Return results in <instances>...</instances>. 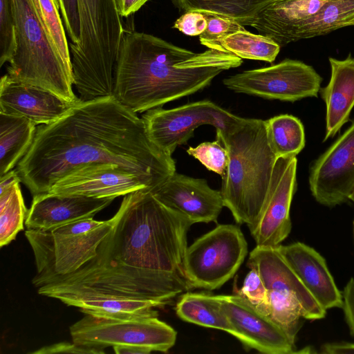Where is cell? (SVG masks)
<instances>
[{
    "mask_svg": "<svg viewBox=\"0 0 354 354\" xmlns=\"http://www.w3.org/2000/svg\"><path fill=\"white\" fill-rule=\"evenodd\" d=\"M117 219L80 268L46 284L84 286L114 295L162 302L190 288L183 268L193 223L149 189L125 195Z\"/></svg>",
    "mask_w": 354,
    "mask_h": 354,
    "instance_id": "6da1fadb",
    "label": "cell"
},
{
    "mask_svg": "<svg viewBox=\"0 0 354 354\" xmlns=\"http://www.w3.org/2000/svg\"><path fill=\"white\" fill-rule=\"evenodd\" d=\"M95 162L133 171L149 190L176 171L174 160L150 140L142 118L113 95L81 100L55 122L39 125L15 169L33 196L48 192L74 169Z\"/></svg>",
    "mask_w": 354,
    "mask_h": 354,
    "instance_id": "7a4b0ae2",
    "label": "cell"
},
{
    "mask_svg": "<svg viewBox=\"0 0 354 354\" xmlns=\"http://www.w3.org/2000/svg\"><path fill=\"white\" fill-rule=\"evenodd\" d=\"M195 53L153 35L124 33L115 65L113 96L135 113L160 107L208 86L242 59L210 49Z\"/></svg>",
    "mask_w": 354,
    "mask_h": 354,
    "instance_id": "3957f363",
    "label": "cell"
},
{
    "mask_svg": "<svg viewBox=\"0 0 354 354\" xmlns=\"http://www.w3.org/2000/svg\"><path fill=\"white\" fill-rule=\"evenodd\" d=\"M216 139L225 147L228 162L222 176L224 206L235 221L250 228L257 221L269 189L277 158L261 119L239 117Z\"/></svg>",
    "mask_w": 354,
    "mask_h": 354,
    "instance_id": "277c9868",
    "label": "cell"
},
{
    "mask_svg": "<svg viewBox=\"0 0 354 354\" xmlns=\"http://www.w3.org/2000/svg\"><path fill=\"white\" fill-rule=\"evenodd\" d=\"M78 44L69 45L73 86L88 101L113 95L114 73L124 35L115 0H77Z\"/></svg>",
    "mask_w": 354,
    "mask_h": 354,
    "instance_id": "5b68a950",
    "label": "cell"
},
{
    "mask_svg": "<svg viewBox=\"0 0 354 354\" xmlns=\"http://www.w3.org/2000/svg\"><path fill=\"white\" fill-rule=\"evenodd\" d=\"M16 48L7 68L8 75L21 82L41 87L64 100H81L73 90L69 71L43 28L32 0H13Z\"/></svg>",
    "mask_w": 354,
    "mask_h": 354,
    "instance_id": "8992f818",
    "label": "cell"
},
{
    "mask_svg": "<svg viewBox=\"0 0 354 354\" xmlns=\"http://www.w3.org/2000/svg\"><path fill=\"white\" fill-rule=\"evenodd\" d=\"M116 219L115 214L106 221L88 218L49 229H27L25 236L37 269L33 285L38 288L56 277L73 273L93 259Z\"/></svg>",
    "mask_w": 354,
    "mask_h": 354,
    "instance_id": "52a82bcc",
    "label": "cell"
},
{
    "mask_svg": "<svg viewBox=\"0 0 354 354\" xmlns=\"http://www.w3.org/2000/svg\"><path fill=\"white\" fill-rule=\"evenodd\" d=\"M85 315L70 326L73 342L80 345L102 350L136 346L165 353L176 343L177 333L158 318V313L131 317Z\"/></svg>",
    "mask_w": 354,
    "mask_h": 354,
    "instance_id": "ba28073f",
    "label": "cell"
},
{
    "mask_svg": "<svg viewBox=\"0 0 354 354\" xmlns=\"http://www.w3.org/2000/svg\"><path fill=\"white\" fill-rule=\"evenodd\" d=\"M248 253V243L241 229L221 224L187 247L183 263L191 288L213 290L236 274Z\"/></svg>",
    "mask_w": 354,
    "mask_h": 354,
    "instance_id": "9c48e42d",
    "label": "cell"
},
{
    "mask_svg": "<svg viewBox=\"0 0 354 354\" xmlns=\"http://www.w3.org/2000/svg\"><path fill=\"white\" fill-rule=\"evenodd\" d=\"M322 82V77L311 66L290 59L268 67L245 71L223 80L227 88L236 93L291 102L317 97Z\"/></svg>",
    "mask_w": 354,
    "mask_h": 354,
    "instance_id": "30bf717a",
    "label": "cell"
},
{
    "mask_svg": "<svg viewBox=\"0 0 354 354\" xmlns=\"http://www.w3.org/2000/svg\"><path fill=\"white\" fill-rule=\"evenodd\" d=\"M142 115L147 135L162 151L171 155L178 145L187 142L199 126H214L223 133L238 116L209 100L188 103L170 109L157 107Z\"/></svg>",
    "mask_w": 354,
    "mask_h": 354,
    "instance_id": "8fae6325",
    "label": "cell"
},
{
    "mask_svg": "<svg viewBox=\"0 0 354 354\" xmlns=\"http://www.w3.org/2000/svg\"><path fill=\"white\" fill-rule=\"evenodd\" d=\"M297 165L296 156L278 158L275 162L261 214L249 228L258 246L277 247L290 233V209L297 189Z\"/></svg>",
    "mask_w": 354,
    "mask_h": 354,
    "instance_id": "7c38bea8",
    "label": "cell"
},
{
    "mask_svg": "<svg viewBox=\"0 0 354 354\" xmlns=\"http://www.w3.org/2000/svg\"><path fill=\"white\" fill-rule=\"evenodd\" d=\"M308 182L321 205L333 207L348 200L354 189V120L312 164Z\"/></svg>",
    "mask_w": 354,
    "mask_h": 354,
    "instance_id": "4fadbf2b",
    "label": "cell"
},
{
    "mask_svg": "<svg viewBox=\"0 0 354 354\" xmlns=\"http://www.w3.org/2000/svg\"><path fill=\"white\" fill-rule=\"evenodd\" d=\"M150 189L141 176L119 165L95 162L80 166L55 182L48 193L95 198H116Z\"/></svg>",
    "mask_w": 354,
    "mask_h": 354,
    "instance_id": "5bb4252c",
    "label": "cell"
},
{
    "mask_svg": "<svg viewBox=\"0 0 354 354\" xmlns=\"http://www.w3.org/2000/svg\"><path fill=\"white\" fill-rule=\"evenodd\" d=\"M234 328L233 335L248 348L267 354L295 353V345L266 315L239 295H216Z\"/></svg>",
    "mask_w": 354,
    "mask_h": 354,
    "instance_id": "9a60e30c",
    "label": "cell"
},
{
    "mask_svg": "<svg viewBox=\"0 0 354 354\" xmlns=\"http://www.w3.org/2000/svg\"><path fill=\"white\" fill-rule=\"evenodd\" d=\"M150 191L160 202L186 216L193 224L216 222L224 207L221 191L211 188L205 179L176 171Z\"/></svg>",
    "mask_w": 354,
    "mask_h": 354,
    "instance_id": "2e32d148",
    "label": "cell"
},
{
    "mask_svg": "<svg viewBox=\"0 0 354 354\" xmlns=\"http://www.w3.org/2000/svg\"><path fill=\"white\" fill-rule=\"evenodd\" d=\"M39 295L54 298L67 306L78 308L84 314L114 317H131L156 313L154 308L166 304L151 300L120 297L84 286L45 284L38 288Z\"/></svg>",
    "mask_w": 354,
    "mask_h": 354,
    "instance_id": "e0dca14e",
    "label": "cell"
},
{
    "mask_svg": "<svg viewBox=\"0 0 354 354\" xmlns=\"http://www.w3.org/2000/svg\"><path fill=\"white\" fill-rule=\"evenodd\" d=\"M77 103L67 102L50 91L16 80L8 74L0 80V113L26 118L36 125L55 122Z\"/></svg>",
    "mask_w": 354,
    "mask_h": 354,
    "instance_id": "ac0fdd59",
    "label": "cell"
},
{
    "mask_svg": "<svg viewBox=\"0 0 354 354\" xmlns=\"http://www.w3.org/2000/svg\"><path fill=\"white\" fill-rule=\"evenodd\" d=\"M248 267L255 269L267 288L294 295L299 302L306 319H321L325 310L306 289L277 248L257 245L250 253Z\"/></svg>",
    "mask_w": 354,
    "mask_h": 354,
    "instance_id": "d6986e66",
    "label": "cell"
},
{
    "mask_svg": "<svg viewBox=\"0 0 354 354\" xmlns=\"http://www.w3.org/2000/svg\"><path fill=\"white\" fill-rule=\"evenodd\" d=\"M115 198L42 193L32 196L25 225L28 230H44L93 216Z\"/></svg>",
    "mask_w": 354,
    "mask_h": 354,
    "instance_id": "ffe728a7",
    "label": "cell"
},
{
    "mask_svg": "<svg viewBox=\"0 0 354 354\" xmlns=\"http://www.w3.org/2000/svg\"><path fill=\"white\" fill-rule=\"evenodd\" d=\"M276 248L321 306L325 310L342 308V292L318 252L301 242Z\"/></svg>",
    "mask_w": 354,
    "mask_h": 354,
    "instance_id": "44dd1931",
    "label": "cell"
},
{
    "mask_svg": "<svg viewBox=\"0 0 354 354\" xmlns=\"http://www.w3.org/2000/svg\"><path fill=\"white\" fill-rule=\"evenodd\" d=\"M328 0H275L254 17L239 22L255 28L281 47L292 42L295 31Z\"/></svg>",
    "mask_w": 354,
    "mask_h": 354,
    "instance_id": "7402d4cb",
    "label": "cell"
},
{
    "mask_svg": "<svg viewBox=\"0 0 354 354\" xmlns=\"http://www.w3.org/2000/svg\"><path fill=\"white\" fill-rule=\"evenodd\" d=\"M330 78L319 93L326 104L325 142L333 137L350 118L354 107V58L349 55L345 59H328Z\"/></svg>",
    "mask_w": 354,
    "mask_h": 354,
    "instance_id": "603a6c76",
    "label": "cell"
},
{
    "mask_svg": "<svg viewBox=\"0 0 354 354\" xmlns=\"http://www.w3.org/2000/svg\"><path fill=\"white\" fill-rule=\"evenodd\" d=\"M36 126L26 118L0 113V176L17 166L28 152Z\"/></svg>",
    "mask_w": 354,
    "mask_h": 354,
    "instance_id": "cb8c5ba5",
    "label": "cell"
},
{
    "mask_svg": "<svg viewBox=\"0 0 354 354\" xmlns=\"http://www.w3.org/2000/svg\"><path fill=\"white\" fill-rule=\"evenodd\" d=\"M177 315L183 321L233 335L234 328L216 295L204 292L183 293L176 306Z\"/></svg>",
    "mask_w": 354,
    "mask_h": 354,
    "instance_id": "d4e9b609",
    "label": "cell"
},
{
    "mask_svg": "<svg viewBox=\"0 0 354 354\" xmlns=\"http://www.w3.org/2000/svg\"><path fill=\"white\" fill-rule=\"evenodd\" d=\"M353 21L354 0H328L295 31L292 41L326 35L353 26Z\"/></svg>",
    "mask_w": 354,
    "mask_h": 354,
    "instance_id": "484cf974",
    "label": "cell"
},
{
    "mask_svg": "<svg viewBox=\"0 0 354 354\" xmlns=\"http://www.w3.org/2000/svg\"><path fill=\"white\" fill-rule=\"evenodd\" d=\"M210 49L232 53L241 59L272 63L281 46L272 39L246 30L228 35L213 44Z\"/></svg>",
    "mask_w": 354,
    "mask_h": 354,
    "instance_id": "4316f807",
    "label": "cell"
},
{
    "mask_svg": "<svg viewBox=\"0 0 354 354\" xmlns=\"http://www.w3.org/2000/svg\"><path fill=\"white\" fill-rule=\"evenodd\" d=\"M265 122L268 141L277 158L296 156L304 148V128L297 117L281 114Z\"/></svg>",
    "mask_w": 354,
    "mask_h": 354,
    "instance_id": "83f0119b",
    "label": "cell"
},
{
    "mask_svg": "<svg viewBox=\"0 0 354 354\" xmlns=\"http://www.w3.org/2000/svg\"><path fill=\"white\" fill-rule=\"evenodd\" d=\"M275 0H173L179 9L216 15L235 19L237 22L257 15Z\"/></svg>",
    "mask_w": 354,
    "mask_h": 354,
    "instance_id": "f1b7e54d",
    "label": "cell"
},
{
    "mask_svg": "<svg viewBox=\"0 0 354 354\" xmlns=\"http://www.w3.org/2000/svg\"><path fill=\"white\" fill-rule=\"evenodd\" d=\"M268 295V316L295 344L304 319L299 302L294 295L282 291L269 290Z\"/></svg>",
    "mask_w": 354,
    "mask_h": 354,
    "instance_id": "f546056e",
    "label": "cell"
},
{
    "mask_svg": "<svg viewBox=\"0 0 354 354\" xmlns=\"http://www.w3.org/2000/svg\"><path fill=\"white\" fill-rule=\"evenodd\" d=\"M19 183L0 194V246L13 241L24 230L28 214Z\"/></svg>",
    "mask_w": 354,
    "mask_h": 354,
    "instance_id": "4dcf8cb0",
    "label": "cell"
},
{
    "mask_svg": "<svg viewBox=\"0 0 354 354\" xmlns=\"http://www.w3.org/2000/svg\"><path fill=\"white\" fill-rule=\"evenodd\" d=\"M35 8L57 53L66 68L73 72L71 55L60 16L58 0H32Z\"/></svg>",
    "mask_w": 354,
    "mask_h": 354,
    "instance_id": "1f68e13d",
    "label": "cell"
},
{
    "mask_svg": "<svg viewBox=\"0 0 354 354\" xmlns=\"http://www.w3.org/2000/svg\"><path fill=\"white\" fill-rule=\"evenodd\" d=\"M16 48L13 0H0V66L9 62Z\"/></svg>",
    "mask_w": 354,
    "mask_h": 354,
    "instance_id": "d6a6232c",
    "label": "cell"
},
{
    "mask_svg": "<svg viewBox=\"0 0 354 354\" xmlns=\"http://www.w3.org/2000/svg\"><path fill=\"white\" fill-rule=\"evenodd\" d=\"M187 152L201 162L208 170L221 177L224 175L228 162V153L227 149L219 140L202 142L195 147H189Z\"/></svg>",
    "mask_w": 354,
    "mask_h": 354,
    "instance_id": "836d02e7",
    "label": "cell"
},
{
    "mask_svg": "<svg viewBox=\"0 0 354 354\" xmlns=\"http://www.w3.org/2000/svg\"><path fill=\"white\" fill-rule=\"evenodd\" d=\"M237 295L245 298L261 313L268 315V295L262 279L258 272L250 268L246 274L242 287Z\"/></svg>",
    "mask_w": 354,
    "mask_h": 354,
    "instance_id": "e575fe53",
    "label": "cell"
},
{
    "mask_svg": "<svg viewBox=\"0 0 354 354\" xmlns=\"http://www.w3.org/2000/svg\"><path fill=\"white\" fill-rule=\"evenodd\" d=\"M205 15L207 26L205 30L199 35V40L202 45L208 48L228 35L246 30L243 25L232 18L216 15Z\"/></svg>",
    "mask_w": 354,
    "mask_h": 354,
    "instance_id": "d590c367",
    "label": "cell"
},
{
    "mask_svg": "<svg viewBox=\"0 0 354 354\" xmlns=\"http://www.w3.org/2000/svg\"><path fill=\"white\" fill-rule=\"evenodd\" d=\"M59 10L68 36L71 40L69 45H77L80 39V21L77 0H58Z\"/></svg>",
    "mask_w": 354,
    "mask_h": 354,
    "instance_id": "8d00e7d4",
    "label": "cell"
},
{
    "mask_svg": "<svg viewBox=\"0 0 354 354\" xmlns=\"http://www.w3.org/2000/svg\"><path fill=\"white\" fill-rule=\"evenodd\" d=\"M207 26V21L204 13L187 11L175 21L174 28L187 35L196 36L201 35Z\"/></svg>",
    "mask_w": 354,
    "mask_h": 354,
    "instance_id": "74e56055",
    "label": "cell"
},
{
    "mask_svg": "<svg viewBox=\"0 0 354 354\" xmlns=\"http://www.w3.org/2000/svg\"><path fill=\"white\" fill-rule=\"evenodd\" d=\"M102 349L80 345L75 342H62L43 346L35 351L32 354H56V353H75V354H101L104 353Z\"/></svg>",
    "mask_w": 354,
    "mask_h": 354,
    "instance_id": "f35d334b",
    "label": "cell"
},
{
    "mask_svg": "<svg viewBox=\"0 0 354 354\" xmlns=\"http://www.w3.org/2000/svg\"><path fill=\"white\" fill-rule=\"evenodd\" d=\"M342 296V309L351 334L354 337V278L345 286Z\"/></svg>",
    "mask_w": 354,
    "mask_h": 354,
    "instance_id": "ab89813d",
    "label": "cell"
},
{
    "mask_svg": "<svg viewBox=\"0 0 354 354\" xmlns=\"http://www.w3.org/2000/svg\"><path fill=\"white\" fill-rule=\"evenodd\" d=\"M149 0H115L116 8L121 17H127L137 12Z\"/></svg>",
    "mask_w": 354,
    "mask_h": 354,
    "instance_id": "60d3db41",
    "label": "cell"
},
{
    "mask_svg": "<svg viewBox=\"0 0 354 354\" xmlns=\"http://www.w3.org/2000/svg\"><path fill=\"white\" fill-rule=\"evenodd\" d=\"M320 353L324 354L354 353V343H326L320 347Z\"/></svg>",
    "mask_w": 354,
    "mask_h": 354,
    "instance_id": "b9f144b4",
    "label": "cell"
},
{
    "mask_svg": "<svg viewBox=\"0 0 354 354\" xmlns=\"http://www.w3.org/2000/svg\"><path fill=\"white\" fill-rule=\"evenodd\" d=\"M20 178L16 169H12L0 176V194L11 189L17 183H20Z\"/></svg>",
    "mask_w": 354,
    "mask_h": 354,
    "instance_id": "7bdbcfd3",
    "label": "cell"
},
{
    "mask_svg": "<svg viewBox=\"0 0 354 354\" xmlns=\"http://www.w3.org/2000/svg\"><path fill=\"white\" fill-rule=\"evenodd\" d=\"M113 348L117 354H149L152 352L149 349L136 346H115Z\"/></svg>",
    "mask_w": 354,
    "mask_h": 354,
    "instance_id": "ee69618b",
    "label": "cell"
},
{
    "mask_svg": "<svg viewBox=\"0 0 354 354\" xmlns=\"http://www.w3.org/2000/svg\"><path fill=\"white\" fill-rule=\"evenodd\" d=\"M348 199L354 203V189L352 191L351 194H350Z\"/></svg>",
    "mask_w": 354,
    "mask_h": 354,
    "instance_id": "f6af8a7d",
    "label": "cell"
},
{
    "mask_svg": "<svg viewBox=\"0 0 354 354\" xmlns=\"http://www.w3.org/2000/svg\"><path fill=\"white\" fill-rule=\"evenodd\" d=\"M353 26H354V21H353Z\"/></svg>",
    "mask_w": 354,
    "mask_h": 354,
    "instance_id": "bcb514c9",
    "label": "cell"
},
{
    "mask_svg": "<svg viewBox=\"0 0 354 354\" xmlns=\"http://www.w3.org/2000/svg\"><path fill=\"white\" fill-rule=\"evenodd\" d=\"M353 226H354V222H353ZM353 229H354V227H353Z\"/></svg>",
    "mask_w": 354,
    "mask_h": 354,
    "instance_id": "7dc6e473",
    "label": "cell"
}]
</instances>
